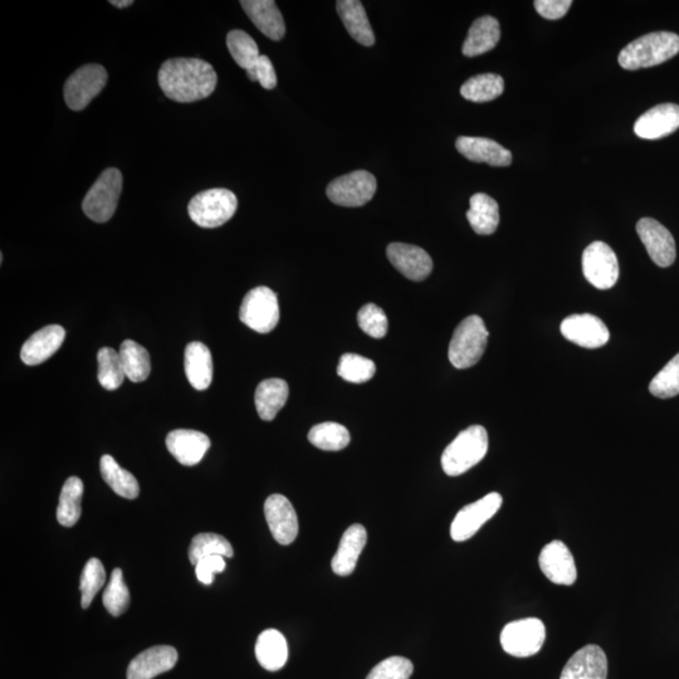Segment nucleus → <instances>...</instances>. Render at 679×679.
<instances>
[{"label":"nucleus","mask_w":679,"mask_h":679,"mask_svg":"<svg viewBox=\"0 0 679 679\" xmlns=\"http://www.w3.org/2000/svg\"><path fill=\"white\" fill-rule=\"evenodd\" d=\"M218 76L210 63L199 58H173L163 63L159 85L168 99L189 104L207 99L216 90Z\"/></svg>","instance_id":"obj_1"},{"label":"nucleus","mask_w":679,"mask_h":679,"mask_svg":"<svg viewBox=\"0 0 679 679\" xmlns=\"http://www.w3.org/2000/svg\"><path fill=\"white\" fill-rule=\"evenodd\" d=\"M679 52V36L672 32H654L635 39L620 52L618 61L624 70L637 71L661 65Z\"/></svg>","instance_id":"obj_2"},{"label":"nucleus","mask_w":679,"mask_h":679,"mask_svg":"<svg viewBox=\"0 0 679 679\" xmlns=\"http://www.w3.org/2000/svg\"><path fill=\"white\" fill-rule=\"evenodd\" d=\"M488 434L482 426H472L459 433L457 438L444 449L442 467L446 475H463L486 457Z\"/></svg>","instance_id":"obj_3"},{"label":"nucleus","mask_w":679,"mask_h":679,"mask_svg":"<svg viewBox=\"0 0 679 679\" xmlns=\"http://www.w3.org/2000/svg\"><path fill=\"white\" fill-rule=\"evenodd\" d=\"M488 330L480 316H468L454 331L448 358L456 369H468L481 360L487 348Z\"/></svg>","instance_id":"obj_4"},{"label":"nucleus","mask_w":679,"mask_h":679,"mask_svg":"<svg viewBox=\"0 0 679 679\" xmlns=\"http://www.w3.org/2000/svg\"><path fill=\"white\" fill-rule=\"evenodd\" d=\"M238 209V199L231 190H205L190 200L189 217L202 228H218L231 221Z\"/></svg>","instance_id":"obj_5"},{"label":"nucleus","mask_w":679,"mask_h":679,"mask_svg":"<svg viewBox=\"0 0 679 679\" xmlns=\"http://www.w3.org/2000/svg\"><path fill=\"white\" fill-rule=\"evenodd\" d=\"M122 190V174L119 169H106L92 185L83 199L82 209L96 223L109 222L114 216Z\"/></svg>","instance_id":"obj_6"},{"label":"nucleus","mask_w":679,"mask_h":679,"mask_svg":"<svg viewBox=\"0 0 679 679\" xmlns=\"http://www.w3.org/2000/svg\"><path fill=\"white\" fill-rule=\"evenodd\" d=\"M239 320L260 334L275 330L280 322V305L276 293L265 286L253 288L243 299Z\"/></svg>","instance_id":"obj_7"},{"label":"nucleus","mask_w":679,"mask_h":679,"mask_svg":"<svg viewBox=\"0 0 679 679\" xmlns=\"http://www.w3.org/2000/svg\"><path fill=\"white\" fill-rule=\"evenodd\" d=\"M545 639L544 623L537 618H526L508 623L502 629L501 646L512 657L527 658L541 651Z\"/></svg>","instance_id":"obj_8"},{"label":"nucleus","mask_w":679,"mask_h":679,"mask_svg":"<svg viewBox=\"0 0 679 679\" xmlns=\"http://www.w3.org/2000/svg\"><path fill=\"white\" fill-rule=\"evenodd\" d=\"M376 187L378 184L373 174L366 170H356L344 177L332 180L326 189V194L334 204L358 208L373 199Z\"/></svg>","instance_id":"obj_9"},{"label":"nucleus","mask_w":679,"mask_h":679,"mask_svg":"<svg viewBox=\"0 0 679 679\" xmlns=\"http://www.w3.org/2000/svg\"><path fill=\"white\" fill-rule=\"evenodd\" d=\"M107 72L101 65H91L78 68L68 78L65 85V101L73 111H81L90 105V102L100 95L107 83Z\"/></svg>","instance_id":"obj_10"},{"label":"nucleus","mask_w":679,"mask_h":679,"mask_svg":"<svg viewBox=\"0 0 679 679\" xmlns=\"http://www.w3.org/2000/svg\"><path fill=\"white\" fill-rule=\"evenodd\" d=\"M586 280L598 290L613 288L619 278L617 254L604 242H594L583 253Z\"/></svg>","instance_id":"obj_11"},{"label":"nucleus","mask_w":679,"mask_h":679,"mask_svg":"<svg viewBox=\"0 0 679 679\" xmlns=\"http://www.w3.org/2000/svg\"><path fill=\"white\" fill-rule=\"evenodd\" d=\"M500 493L492 492L476 502L463 507L454 517L451 536L456 542H463L475 536L478 530L491 520L502 506Z\"/></svg>","instance_id":"obj_12"},{"label":"nucleus","mask_w":679,"mask_h":679,"mask_svg":"<svg viewBox=\"0 0 679 679\" xmlns=\"http://www.w3.org/2000/svg\"><path fill=\"white\" fill-rule=\"evenodd\" d=\"M565 339L585 349L602 348L609 341V330L599 317L590 314L566 317L560 327Z\"/></svg>","instance_id":"obj_13"},{"label":"nucleus","mask_w":679,"mask_h":679,"mask_svg":"<svg viewBox=\"0 0 679 679\" xmlns=\"http://www.w3.org/2000/svg\"><path fill=\"white\" fill-rule=\"evenodd\" d=\"M637 233L651 260L657 266L667 268L676 261V242L672 233L653 218H642L637 223Z\"/></svg>","instance_id":"obj_14"},{"label":"nucleus","mask_w":679,"mask_h":679,"mask_svg":"<svg viewBox=\"0 0 679 679\" xmlns=\"http://www.w3.org/2000/svg\"><path fill=\"white\" fill-rule=\"evenodd\" d=\"M265 516L273 539L281 545H291L299 535V519L288 498L272 495L265 502Z\"/></svg>","instance_id":"obj_15"},{"label":"nucleus","mask_w":679,"mask_h":679,"mask_svg":"<svg viewBox=\"0 0 679 679\" xmlns=\"http://www.w3.org/2000/svg\"><path fill=\"white\" fill-rule=\"evenodd\" d=\"M539 565L551 583L573 585L578 578L574 556L563 541L555 540L547 544L541 550Z\"/></svg>","instance_id":"obj_16"},{"label":"nucleus","mask_w":679,"mask_h":679,"mask_svg":"<svg viewBox=\"0 0 679 679\" xmlns=\"http://www.w3.org/2000/svg\"><path fill=\"white\" fill-rule=\"evenodd\" d=\"M387 256L390 263L410 281H424L433 271L431 256L423 248L412 244H389Z\"/></svg>","instance_id":"obj_17"},{"label":"nucleus","mask_w":679,"mask_h":679,"mask_svg":"<svg viewBox=\"0 0 679 679\" xmlns=\"http://www.w3.org/2000/svg\"><path fill=\"white\" fill-rule=\"evenodd\" d=\"M177 649L170 646H156L136 656L127 668V679H153L172 671L178 662Z\"/></svg>","instance_id":"obj_18"},{"label":"nucleus","mask_w":679,"mask_h":679,"mask_svg":"<svg viewBox=\"0 0 679 679\" xmlns=\"http://www.w3.org/2000/svg\"><path fill=\"white\" fill-rule=\"evenodd\" d=\"M679 129V106L662 104L644 112L634 125V133L641 139L666 138Z\"/></svg>","instance_id":"obj_19"},{"label":"nucleus","mask_w":679,"mask_h":679,"mask_svg":"<svg viewBox=\"0 0 679 679\" xmlns=\"http://www.w3.org/2000/svg\"><path fill=\"white\" fill-rule=\"evenodd\" d=\"M166 448L183 466L192 467L200 463L210 448L207 434L192 429H177L166 437Z\"/></svg>","instance_id":"obj_20"},{"label":"nucleus","mask_w":679,"mask_h":679,"mask_svg":"<svg viewBox=\"0 0 679 679\" xmlns=\"http://www.w3.org/2000/svg\"><path fill=\"white\" fill-rule=\"evenodd\" d=\"M608 658L603 649L589 644L569 659L560 679H607Z\"/></svg>","instance_id":"obj_21"},{"label":"nucleus","mask_w":679,"mask_h":679,"mask_svg":"<svg viewBox=\"0 0 679 679\" xmlns=\"http://www.w3.org/2000/svg\"><path fill=\"white\" fill-rule=\"evenodd\" d=\"M66 339V330L60 325H50L34 332L24 343L21 359L29 366L45 363L55 355Z\"/></svg>","instance_id":"obj_22"},{"label":"nucleus","mask_w":679,"mask_h":679,"mask_svg":"<svg viewBox=\"0 0 679 679\" xmlns=\"http://www.w3.org/2000/svg\"><path fill=\"white\" fill-rule=\"evenodd\" d=\"M241 6L254 26L266 37L272 41H281L285 37L286 24L273 0H242Z\"/></svg>","instance_id":"obj_23"},{"label":"nucleus","mask_w":679,"mask_h":679,"mask_svg":"<svg viewBox=\"0 0 679 679\" xmlns=\"http://www.w3.org/2000/svg\"><path fill=\"white\" fill-rule=\"evenodd\" d=\"M456 148L464 158L473 163H486L492 166H508L512 163L511 151L503 148L495 140L461 136L456 141Z\"/></svg>","instance_id":"obj_24"},{"label":"nucleus","mask_w":679,"mask_h":679,"mask_svg":"<svg viewBox=\"0 0 679 679\" xmlns=\"http://www.w3.org/2000/svg\"><path fill=\"white\" fill-rule=\"evenodd\" d=\"M366 541H368V534L363 525L355 524L344 532L339 549L331 563V568L336 575L349 576L354 573Z\"/></svg>","instance_id":"obj_25"},{"label":"nucleus","mask_w":679,"mask_h":679,"mask_svg":"<svg viewBox=\"0 0 679 679\" xmlns=\"http://www.w3.org/2000/svg\"><path fill=\"white\" fill-rule=\"evenodd\" d=\"M185 375L197 390H207L213 380L212 353L207 345L194 341L185 348Z\"/></svg>","instance_id":"obj_26"},{"label":"nucleus","mask_w":679,"mask_h":679,"mask_svg":"<svg viewBox=\"0 0 679 679\" xmlns=\"http://www.w3.org/2000/svg\"><path fill=\"white\" fill-rule=\"evenodd\" d=\"M501 39V28L496 18L485 16L472 24L462 52L466 57L485 55L497 46Z\"/></svg>","instance_id":"obj_27"},{"label":"nucleus","mask_w":679,"mask_h":679,"mask_svg":"<svg viewBox=\"0 0 679 679\" xmlns=\"http://www.w3.org/2000/svg\"><path fill=\"white\" fill-rule=\"evenodd\" d=\"M336 11L343 21L346 31L350 36L365 47H371L375 43V34L366 16L363 3L358 0H340L336 3Z\"/></svg>","instance_id":"obj_28"},{"label":"nucleus","mask_w":679,"mask_h":679,"mask_svg":"<svg viewBox=\"0 0 679 679\" xmlns=\"http://www.w3.org/2000/svg\"><path fill=\"white\" fill-rule=\"evenodd\" d=\"M288 395H290V388L285 380L277 378L263 380L254 395V403H256L257 413L261 419L265 422L275 419L285 407Z\"/></svg>","instance_id":"obj_29"},{"label":"nucleus","mask_w":679,"mask_h":679,"mask_svg":"<svg viewBox=\"0 0 679 679\" xmlns=\"http://www.w3.org/2000/svg\"><path fill=\"white\" fill-rule=\"evenodd\" d=\"M258 663L267 671H280L288 659V644L283 634L276 629H267L260 634L256 643Z\"/></svg>","instance_id":"obj_30"},{"label":"nucleus","mask_w":679,"mask_h":679,"mask_svg":"<svg viewBox=\"0 0 679 679\" xmlns=\"http://www.w3.org/2000/svg\"><path fill=\"white\" fill-rule=\"evenodd\" d=\"M467 219L473 231L480 236H491L500 224V208L490 195L477 193L471 197Z\"/></svg>","instance_id":"obj_31"},{"label":"nucleus","mask_w":679,"mask_h":679,"mask_svg":"<svg viewBox=\"0 0 679 679\" xmlns=\"http://www.w3.org/2000/svg\"><path fill=\"white\" fill-rule=\"evenodd\" d=\"M102 478L111 487V490L127 500H135L140 493L139 482L129 471L120 467L114 457L105 454L100 461Z\"/></svg>","instance_id":"obj_32"},{"label":"nucleus","mask_w":679,"mask_h":679,"mask_svg":"<svg viewBox=\"0 0 679 679\" xmlns=\"http://www.w3.org/2000/svg\"><path fill=\"white\" fill-rule=\"evenodd\" d=\"M122 366L127 379L141 383L149 378L151 360L148 350L133 340H125L119 350Z\"/></svg>","instance_id":"obj_33"},{"label":"nucleus","mask_w":679,"mask_h":679,"mask_svg":"<svg viewBox=\"0 0 679 679\" xmlns=\"http://www.w3.org/2000/svg\"><path fill=\"white\" fill-rule=\"evenodd\" d=\"M83 482L78 477H70L62 487L57 520L62 526H75L82 514Z\"/></svg>","instance_id":"obj_34"},{"label":"nucleus","mask_w":679,"mask_h":679,"mask_svg":"<svg viewBox=\"0 0 679 679\" xmlns=\"http://www.w3.org/2000/svg\"><path fill=\"white\" fill-rule=\"evenodd\" d=\"M503 91H505V81L495 73L472 77L461 87V95L464 99L477 102V104L495 100L503 94Z\"/></svg>","instance_id":"obj_35"},{"label":"nucleus","mask_w":679,"mask_h":679,"mask_svg":"<svg viewBox=\"0 0 679 679\" xmlns=\"http://www.w3.org/2000/svg\"><path fill=\"white\" fill-rule=\"evenodd\" d=\"M234 551L226 537L212 532H205L193 537L189 547V560L194 566L198 561L208 558V556H223V558H233Z\"/></svg>","instance_id":"obj_36"},{"label":"nucleus","mask_w":679,"mask_h":679,"mask_svg":"<svg viewBox=\"0 0 679 679\" xmlns=\"http://www.w3.org/2000/svg\"><path fill=\"white\" fill-rule=\"evenodd\" d=\"M350 439L348 429L334 422L317 424L309 433V441L322 451H343L349 446Z\"/></svg>","instance_id":"obj_37"},{"label":"nucleus","mask_w":679,"mask_h":679,"mask_svg":"<svg viewBox=\"0 0 679 679\" xmlns=\"http://www.w3.org/2000/svg\"><path fill=\"white\" fill-rule=\"evenodd\" d=\"M227 47L233 60L246 71L251 70L261 57L256 41L241 29H234L228 33Z\"/></svg>","instance_id":"obj_38"},{"label":"nucleus","mask_w":679,"mask_h":679,"mask_svg":"<svg viewBox=\"0 0 679 679\" xmlns=\"http://www.w3.org/2000/svg\"><path fill=\"white\" fill-rule=\"evenodd\" d=\"M97 363H99L97 378H99L101 387L106 390L119 389L126 378L119 351L111 348L100 349L97 354Z\"/></svg>","instance_id":"obj_39"},{"label":"nucleus","mask_w":679,"mask_h":679,"mask_svg":"<svg viewBox=\"0 0 679 679\" xmlns=\"http://www.w3.org/2000/svg\"><path fill=\"white\" fill-rule=\"evenodd\" d=\"M104 607L114 617H120L129 608L130 593L124 580L122 570L117 568L112 571L109 584H107L104 597Z\"/></svg>","instance_id":"obj_40"},{"label":"nucleus","mask_w":679,"mask_h":679,"mask_svg":"<svg viewBox=\"0 0 679 679\" xmlns=\"http://www.w3.org/2000/svg\"><path fill=\"white\" fill-rule=\"evenodd\" d=\"M376 373L374 361L356 354H345L341 356L340 364L337 366V374L345 381L354 384H363L369 381Z\"/></svg>","instance_id":"obj_41"},{"label":"nucleus","mask_w":679,"mask_h":679,"mask_svg":"<svg viewBox=\"0 0 679 679\" xmlns=\"http://www.w3.org/2000/svg\"><path fill=\"white\" fill-rule=\"evenodd\" d=\"M106 583V573L104 565L99 559H90L87 561L85 569L82 571L80 590H81V604L83 609L90 607L92 600L102 589Z\"/></svg>","instance_id":"obj_42"},{"label":"nucleus","mask_w":679,"mask_h":679,"mask_svg":"<svg viewBox=\"0 0 679 679\" xmlns=\"http://www.w3.org/2000/svg\"><path fill=\"white\" fill-rule=\"evenodd\" d=\"M649 392L659 399L677 397L679 394V353L654 376Z\"/></svg>","instance_id":"obj_43"},{"label":"nucleus","mask_w":679,"mask_h":679,"mask_svg":"<svg viewBox=\"0 0 679 679\" xmlns=\"http://www.w3.org/2000/svg\"><path fill=\"white\" fill-rule=\"evenodd\" d=\"M358 324L366 335L374 337V339H383L388 334V317L383 309L374 304L361 307L358 314Z\"/></svg>","instance_id":"obj_44"},{"label":"nucleus","mask_w":679,"mask_h":679,"mask_svg":"<svg viewBox=\"0 0 679 679\" xmlns=\"http://www.w3.org/2000/svg\"><path fill=\"white\" fill-rule=\"evenodd\" d=\"M413 671V663L409 659L394 656L376 664L366 679H409Z\"/></svg>","instance_id":"obj_45"},{"label":"nucleus","mask_w":679,"mask_h":679,"mask_svg":"<svg viewBox=\"0 0 679 679\" xmlns=\"http://www.w3.org/2000/svg\"><path fill=\"white\" fill-rule=\"evenodd\" d=\"M249 80L260 82L263 89L273 90L277 86V75L270 58L261 56L256 65L247 71Z\"/></svg>","instance_id":"obj_46"},{"label":"nucleus","mask_w":679,"mask_h":679,"mask_svg":"<svg viewBox=\"0 0 679 679\" xmlns=\"http://www.w3.org/2000/svg\"><path fill=\"white\" fill-rule=\"evenodd\" d=\"M226 558L223 556H208L198 561L195 565V574L200 583L204 585H212L213 575L216 573H222L226 569Z\"/></svg>","instance_id":"obj_47"},{"label":"nucleus","mask_w":679,"mask_h":679,"mask_svg":"<svg viewBox=\"0 0 679 679\" xmlns=\"http://www.w3.org/2000/svg\"><path fill=\"white\" fill-rule=\"evenodd\" d=\"M571 4V0H536L534 6L541 17L556 21L566 16Z\"/></svg>","instance_id":"obj_48"},{"label":"nucleus","mask_w":679,"mask_h":679,"mask_svg":"<svg viewBox=\"0 0 679 679\" xmlns=\"http://www.w3.org/2000/svg\"><path fill=\"white\" fill-rule=\"evenodd\" d=\"M110 4L116 8H126L133 6V0H111Z\"/></svg>","instance_id":"obj_49"}]
</instances>
